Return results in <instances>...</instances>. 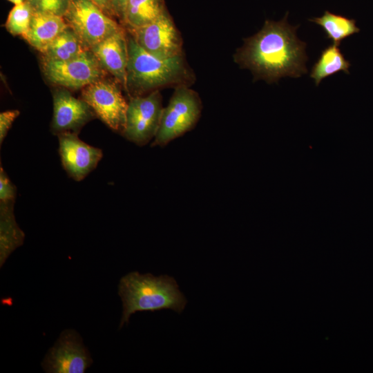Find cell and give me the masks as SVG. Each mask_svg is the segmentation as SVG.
Returning <instances> with one entry per match:
<instances>
[{
  "label": "cell",
  "mask_w": 373,
  "mask_h": 373,
  "mask_svg": "<svg viewBox=\"0 0 373 373\" xmlns=\"http://www.w3.org/2000/svg\"><path fill=\"white\" fill-rule=\"evenodd\" d=\"M289 12L278 21L266 20L254 35L244 39L234 55L242 68L251 71L254 80L269 84L284 77H299L307 73L306 43L296 35L299 26L288 23Z\"/></svg>",
  "instance_id": "cell-1"
},
{
  "label": "cell",
  "mask_w": 373,
  "mask_h": 373,
  "mask_svg": "<svg viewBox=\"0 0 373 373\" xmlns=\"http://www.w3.org/2000/svg\"><path fill=\"white\" fill-rule=\"evenodd\" d=\"M118 294L123 307L119 328L135 312L171 309L181 314L187 303L176 280L167 275L129 272L119 280Z\"/></svg>",
  "instance_id": "cell-2"
},
{
  "label": "cell",
  "mask_w": 373,
  "mask_h": 373,
  "mask_svg": "<svg viewBox=\"0 0 373 373\" xmlns=\"http://www.w3.org/2000/svg\"><path fill=\"white\" fill-rule=\"evenodd\" d=\"M202 111L201 100L186 85L175 87L168 105L163 108L157 133L151 146L164 147L191 131Z\"/></svg>",
  "instance_id": "cell-4"
},
{
  "label": "cell",
  "mask_w": 373,
  "mask_h": 373,
  "mask_svg": "<svg viewBox=\"0 0 373 373\" xmlns=\"http://www.w3.org/2000/svg\"><path fill=\"white\" fill-rule=\"evenodd\" d=\"M15 202H0V267L10 254L21 247L25 233L17 224L14 215Z\"/></svg>",
  "instance_id": "cell-15"
},
{
  "label": "cell",
  "mask_w": 373,
  "mask_h": 373,
  "mask_svg": "<svg viewBox=\"0 0 373 373\" xmlns=\"http://www.w3.org/2000/svg\"><path fill=\"white\" fill-rule=\"evenodd\" d=\"M92 363L81 336L74 329H66L46 353L41 367L47 373H84Z\"/></svg>",
  "instance_id": "cell-9"
},
{
  "label": "cell",
  "mask_w": 373,
  "mask_h": 373,
  "mask_svg": "<svg viewBox=\"0 0 373 373\" xmlns=\"http://www.w3.org/2000/svg\"><path fill=\"white\" fill-rule=\"evenodd\" d=\"M62 17L34 11L28 30L23 36L26 41L42 54L66 28Z\"/></svg>",
  "instance_id": "cell-14"
},
{
  "label": "cell",
  "mask_w": 373,
  "mask_h": 373,
  "mask_svg": "<svg viewBox=\"0 0 373 373\" xmlns=\"http://www.w3.org/2000/svg\"><path fill=\"white\" fill-rule=\"evenodd\" d=\"M87 50L75 32L68 26L48 46L43 53V59L66 61L79 56Z\"/></svg>",
  "instance_id": "cell-19"
},
{
  "label": "cell",
  "mask_w": 373,
  "mask_h": 373,
  "mask_svg": "<svg viewBox=\"0 0 373 373\" xmlns=\"http://www.w3.org/2000/svg\"><path fill=\"white\" fill-rule=\"evenodd\" d=\"M34 11L64 17L70 0H26Z\"/></svg>",
  "instance_id": "cell-21"
},
{
  "label": "cell",
  "mask_w": 373,
  "mask_h": 373,
  "mask_svg": "<svg viewBox=\"0 0 373 373\" xmlns=\"http://www.w3.org/2000/svg\"><path fill=\"white\" fill-rule=\"evenodd\" d=\"M94 115L85 101L75 98L66 90H57L53 93L51 129L55 134L58 135L66 132L77 134L79 129L94 117Z\"/></svg>",
  "instance_id": "cell-12"
},
{
  "label": "cell",
  "mask_w": 373,
  "mask_h": 373,
  "mask_svg": "<svg viewBox=\"0 0 373 373\" xmlns=\"http://www.w3.org/2000/svg\"><path fill=\"white\" fill-rule=\"evenodd\" d=\"M63 18L88 50L122 28L91 0H70Z\"/></svg>",
  "instance_id": "cell-5"
},
{
  "label": "cell",
  "mask_w": 373,
  "mask_h": 373,
  "mask_svg": "<svg viewBox=\"0 0 373 373\" xmlns=\"http://www.w3.org/2000/svg\"><path fill=\"white\" fill-rule=\"evenodd\" d=\"M33 9L26 0L24 2L15 5L10 11L5 26L12 35L23 37L28 30Z\"/></svg>",
  "instance_id": "cell-20"
},
{
  "label": "cell",
  "mask_w": 373,
  "mask_h": 373,
  "mask_svg": "<svg viewBox=\"0 0 373 373\" xmlns=\"http://www.w3.org/2000/svg\"><path fill=\"white\" fill-rule=\"evenodd\" d=\"M308 20L320 26L323 29L326 38L331 39L334 44L338 46L343 39L359 31L354 19L328 10H325L321 17Z\"/></svg>",
  "instance_id": "cell-18"
},
{
  "label": "cell",
  "mask_w": 373,
  "mask_h": 373,
  "mask_svg": "<svg viewBox=\"0 0 373 373\" xmlns=\"http://www.w3.org/2000/svg\"><path fill=\"white\" fill-rule=\"evenodd\" d=\"M57 136L64 170L75 181H82L96 168L103 157L102 151L85 143L75 133H62Z\"/></svg>",
  "instance_id": "cell-11"
},
{
  "label": "cell",
  "mask_w": 373,
  "mask_h": 373,
  "mask_svg": "<svg viewBox=\"0 0 373 373\" xmlns=\"http://www.w3.org/2000/svg\"><path fill=\"white\" fill-rule=\"evenodd\" d=\"M166 9L164 0H128L122 21L128 28L148 24Z\"/></svg>",
  "instance_id": "cell-16"
},
{
  "label": "cell",
  "mask_w": 373,
  "mask_h": 373,
  "mask_svg": "<svg viewBox=\"0 0 373 373\" xmlns=\"http://www.w3.org/2000/svg\"><path fill=\"white\" fill-rule=\"evenodd\" d=\"M128 59L126 91L132 97L170 86L186 85L193 75L182 55L161 58L144 50L131 35L127 36Z\"/></svg>",
  "instance_id": "cell-3"
},
{
  "label": "cell",
  "mask_w": 373,
  "mask_h": 373,
  "mask_svg": "<svg viewBox=\"0 0 373 373\" xmlns=\"http://www.w3.org/2000/svg\"><path fill=\"white\" fill-rule=\"evenodd\" d=\"M128 30L136 42L151 55L161 58L182 55L181 37L166 9L152 22Z\"/></svg>",
  "instance_id": "cell-10"
},
{
  "label": "cell",
  "mask_w": 373,
  "mask_h": 373,
  "mask_svg": "<svg viewBox=\"0 0 373 373\" xmlns=\"http://www.w3.org/2000/svg\"><path fill=\"white\" fill-rule=\"evenodd\" d=\"M82 99L104 124L122 134L128 102L115 84L104 78L96 81L84 88Z\"/></svg>",
  "instance_id": "cell-8"
},
{
  "label": "cell",
  "mask_w": 373,
  "mask_h": 373,
  "mask_svg": "<svg viewBox=\"0 0 373 373\" xmlns=\"http://www.w3.org/2000/svg\"><path fill=\"white\" fill-rule=\"evenodd\" d=\"M17 188L10 180L4 169L0 168V202H15Z\"/></svg>",
  "instance_id": "cell-22"
},
{
  "label": "cell",
  "mask_w": 373,
  "mask_h": 373,
  "mask_svg": "<svg viewBox=\"0 0 373 373\" xmlns=\"http://www.w3.org/2000/svg\"><path fill=\"white\" fill-rule=\"evenodd\" d=\"M128 0H112L114 15L122 20Z\"/></svg>",
  "instance_id": "cell-24"
},
{
  "label": "cell",
  "mask_w": 373,
  "mask_h": 373,
  "mask_svg": "<svg viewBox=\"0 0 373 373\" xmlns=\"http://www.w3.org/2000/svg\"><path fill=\"white\" fill-rule=\"evenodd\" d=\"M162 110V96L158 90L145 96L131 97L122 135L138 146L147 144L157 133Z\"/></svg>",
  "instance_id": "cell-6"
},
{
  "label": "cell",
  "mask_w": 373,
  "mask_h": 373,
  "mask_svg": "<svg viewBox=\"0 0 373 373\" xmlns=\"http://www.w3.org/2000/svg\"><path fill=\"white\" fill-rule=\"evenodd\" d=\"M102 68L126 88L128 40L123 28L90 49Z\"/></svg>",
  "instance_id": "cell-13"
},
{
  "label": "cell",
  "mask_w": 373,
  "mask_h": 373,
  "mask_svg": "<svg viewBox=\"0 0 373 373\" xmlns=\"http://www.w3.org/2000/svg\"><path fill=\"white\" fill-rule=\"evenodd\" d=\"M350 63L345 59L338 46L329 45L321 51L320 57L313 65L309 76L318 86L321 81L340 71L349 73Z\"/></svg>",
  "instance_id": "cell-17"
},
{
  "label": "cell",
  "mask_w": 373,
  "mask_h": 373,
  "mask_svg": "<svg viewBox=\"0 0 373 373\" xmlns=\"http://www.w3.org/2000/svg\"><path fill=\"white\" fill-rule=\"evenodd\" d=\"M42 70L50 82L73 90L84 88L105 75V70L90 50L66 61L43 59Z\"/></svg>",
  "instance_id": "cell-7"
},
{
  "label": "cell",
  "mask_w": 373,
  "mask_h": 373,
  "mask_svg": "<svg viewBox=\"0 0 373 373\" xmlns=\"http://www.w3.org/2000/svg\"><path fill=\"white\" fill-rule=\"evenodd\" d=\"M99 8H101L106 14L111 17H113L114 12L112 6V0H91Z\"/></svg>",
  "instance_id": "cell-25"
},
{
  "label": "cell",
  "mask_w": 373,
  "mask_h": 373,
  "mask_svg": "<svg viewBox=\"0 0 373 373\" xmlns=\"http://www.w3.org/2000/svg\"><path fill=\"white\" fill-rule=\"evenodd\" d=\"M18 110H9L0 113V144H1L15 119L19 115Z\"/></svg>",
  "instance_id": "cell-23"
},
{
  "label": "cell",
  "mask_w": 373,
  "mask_h": 373,
  "mask_svg": "<svg viewBox=\"0 0 373 373\" xmlns=\"http://www.w3.org/2000/svg\"><path fill=\"white\" fill-rule=\"evenodd\" d=\"M10 2L13 3L15 5L24 2L26 0H8Z\"/></svg>",
  "instance_id": "cell-26"
}]
</instances>
